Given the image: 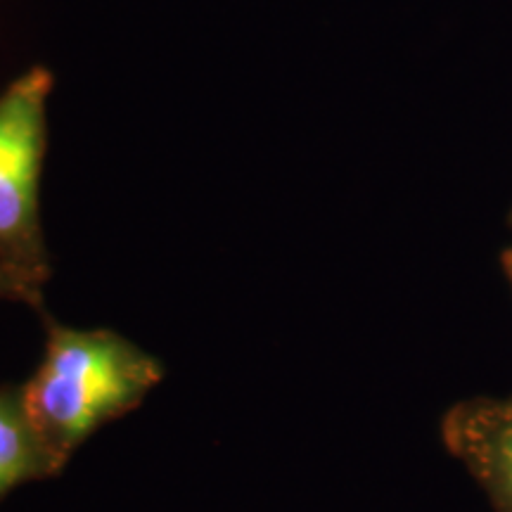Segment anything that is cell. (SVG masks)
<instances>
[{
  "label": "cell",
  "instance_id": "6da1fadb",
  "mask_svg": "<svg viewBox=\"0 0 512 512\" xmlns=\"http://www.w3.org/2000/svg\"><path fill=\"white\" fill-rule=\"evenodd\" d=\"M162 377V363L117 332L48 320L46 354L22 399L55 470L98 427L140 406Z\"/></svg>",
  "mask_w": 512,
  "mask_h": 512
},
{
  "label": "cell",
  "instance_id": "7a4b0ae2",
  "mask_svg": "<svg viewBox=\"0 0 512 512\" xmlns=\"http://www.w3.org/2000/svg\"><path fill=\"white\" fill-rule=\"evenodd\" d=\"M53 83V72L36 64L0 91V264L38 290L50 280L41 176Z\"/></svg>",
  "mask_w": 512,
  "mask_h": 512
},
{
  "label": "cell",
  "instance_id": "3957f363",
  "mask_svg": "<svg viewBox=\"0 0 512 512\" xmlns=\"http://www.w3.org/2000/svg\"><path fill=\"white\" fill-rule=\"evenodd\" d=\"M439 434L494 512H512V394L467 396L446 408Z\"/></svg>",
  "mask_w": 512,
  "mask_h": 512
},
{
  "label": "cell",
  "instance_id": "277c9868",
  "mask_svg": "<svg viewBox=\"0 0 512 512\" xmlns=\"http://www.w3.org/2000/svg\"><path fill=\"white\" fill-rule=\"evenodd\" d=\"M53 475L57 470L29 418L22 387L0 389V496L17 484Z\"/></svg>",
  "mask_w": 512,
  "mask_h": 512
},
{
  "label": "cell",
  "instance_id": "5b68a950",
  "mask_svg": "<svg viewBox=\"0 0 512 512\" xmlns=\"http://www.w3.org/2000/svg\"><path fill=\"white\" fill-rule=\"evenodd\" d=\"M0 302H22L38 309L43 304V290H38L12 268L0 264Z\"/></svg>",
  "mask_w": 512,
  "mask_h": 512
},
{
  "label": "cell",
  "instance_id": "8992f818",
  "mask_svg": "<svg viewBox=\"0 0 512 512\" xmlns=\"http://www.w3.org/2000/svg\"><path fill=\"white\" fill-rule=\"evenodd\" d=\"M498 264H501V271L505 275V283H508L510 292H512V247H505L501 252V259H498Z\"/></svg>",
  "mask_w": 512,
  "mask_h": 512
},
{
  "label": "cell",
  "instance_id": "52a82bcc",
  "mask_svg": "<svg viewBox=\"0 0 512 512\" xmlns=\"http://www.w3.org/2000/svg\"><path fill=\"white\" fill-rule=\"evenodd\" d=\"M508 228L512 230V207H510V214H508Z\"/></svg>",
  "mask_w": 512,
  "mask_h": 512
}]
</instances>
